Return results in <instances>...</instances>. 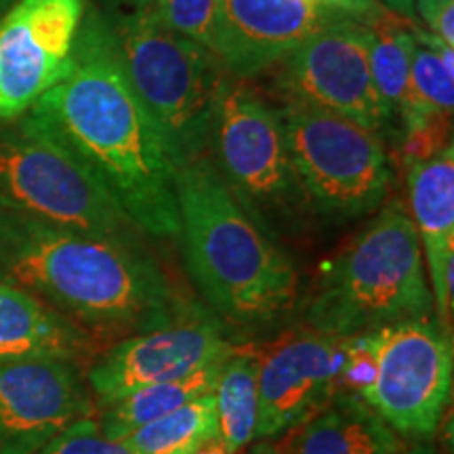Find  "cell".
Returning <instances> with one entry per match:
<instances>
[{"mask_svg": "<svg viewBox=\"0 0 454 454\" xmlns=\"http://www.w3.org/2000/svg\"><path fill=\"white\" fill-rule=\"evenodd\" d=\"M371 374L357 395L395 434L431 438L452 394V337L440 322L411 320L362 334Z\"/></svg>", "mask_w": 454, "mask_h": 454, "instance_id": "9", "label": "cell"}, {"mask_svg": "<svg viewBox=\"0 0 454 454\" xmlns=\"http://www.w3.org/2000/svg\"><path fill=\"white\" fill-rule=\"evenodd\" d=\"M219 438L217 400L207 394L124 438L133 454H200Z\"/></svg>", "mask_w": 454, "mask_h": 454, "instance_id": "22", "label": "cell"}, {"mask_svg": "<svg viewBox=\"0 0 454 454\" xmlns=\"http://www.w3.org/2000/svg\"><path fill=\"white\" fill-rule=\"evenodd\" d=\"M89 351V333L34 294L0 282V364L30 357L78 362Z\"/></svg>", "mask_w": 454, "mask_h": 454, "instance_id": "17", "label": "cell"}, {"mask_svg": "<svg viewBox=\"0 0 454 454\" xmlns=\"http://www.w3.org/2000/svg\"><path fill=\"white\" fill-rule=\"evenodd\" d=\"M434 314L427 270L411 213L391 200L326 263L308 305L311 331L356 339Z\"/></svg>", "mask_w": 454, "mask_h": 454, "instance_id": "4", "label": "cell"}, {"mask_svg": "<svg viewBox=\"0 0 454 454\" xmlns=\"http://www.w3.org/2000/svg\"><path fill=\"white\" fill-rule=\"evenodd\" d=\"M38 454H133L124 440L106 435L99 421L81 419L51 440Z\"/></svg>", "mask_w": 454, "mask_h": 454, "instance_id": "25", "label": "cell"}, {"mask_svg": "<svg viewBox=\"0 0 454 454\" xmlns=\"http://www.w3.org/2000/svg\"><path fill=\"white\" fill-rule=\"evenodd\" d=\"M379 3H381V7L385 11H389L391 15L402 17V20H408V21H414V13H412L414 0H379Z\"/></svg>", "mask_w": 454, "mask_h": 454, "instance_id": "28", "label": "cell"}, {"mask_svg": "<svg viewBox=\"0 0 454 454\" xmlns=\"http://www.w3.org/2000/svg\"><path fill=\"white\" fill-rule=\"evenodd\" d=\"M414 24L454 47V0H414Z\"/></svg>", "mask_w": 454, "mask_h": 454, "instance_id": "26", "label": "cell"}, {"mask_svg": "<svg viewBox=\"0 0 454 454\" xmlns=\"http://www.w3.org/2000/svg\"><path fill=\"white\" fill-rule=\"evenodd\" d=\"M17 3V0H0V15L4 13V11H9L13 4Z\"/></svg>", "mask_w": 454, "mask_h": 454, "instance_id": "31", "label": "cell"}, {"mask_svg": "<svg viewBox=\"0 0 454 454\" xmlns=\"http://www.w3.org/2000/svg\"><path fill=\"white\" fill-rule=\"evenodd\" d=\"M87 9L89 0H17L0 15V122L66 81Z\"/></svg>", "mask_w": 454, "mask_h": 454, "instance_id": "11", "label": "cell"}, {"mask_svg": "<svg viewBox=\"0 0 454 454\" xmlns=\"http://www.w3.org/2000/svg\"><path fill=\"white\" fill-rule=\"evenodd\" d=\"M0 282L84 331L139 334L187 309L141 238L89 234L0 208Z\"/></svg>", "mask_w": 454, "mask_h": 454, "instance_id": "2", "label": "cell"}, {"mask_svg": "<svg viewBox=\"0 0 454 454\" xmlns=\"http://www.w3.org/2000/svg\"><path fill=\"white\" fill-rule=\"evenodd\" d=\"M402 442L356 391H340L303 423L297 454H400Z\"/></svg>", "mask_w": 454, "mask_h": 454, "instance_id": "18", "label": "cell"}, {"mask_svg": "<svg viewBox=\"0 0 454 454\" xmlns=\"http://www.w3.org/2000/svg\"><path fill=\"white\" fill-rule=\"evenodd\" d=\"M253 454H276V450L270 444H261V446L254 448Z\"/></svg>", "mask_w": 454, "mask_h": 454, "instance_id": "30", "label": "cell"}, {"mask_svg": "<svg viewBox=\"0 0 454 454\" xmlns=\"http://www.w3.org/2000/svg\"><path fill=\"white\" fill-rule=\"evenodd\" d=\"M187 274L227 325L259 333L291 314L299 274L291 254L227 190L207 154L175 168Z\"/></svg>", "mask_w": 454, "mask_h": 454, "instance_id": "3", "label": "cell"}, {"mask_svg": "<svg viewBox=\"0 0 454 454\" xmlns=\"http://www.w3.org/2000/svg\"><path fill=\"white\" fill-rule=\"evenodd\" d=\"M150 4L164 27L211 49L221 0H150Z\"/></svg>", "mask_w": 454, "mask_h": 454, "instance_id": "24", "label": "cell"}, {"mask_svg": "<svg viewBox=\"0 0 454 454\" xmlns=\"http://www.w3.org/2000/svg\"><path fill=\"white\" fill-rule=\"evenodd\" d=\"M411 219L427 270L434 309L450 333L454 309V145L406 167Z\"/></svg>", "mask_w": 454, "mask_h": 454, "instance_id": "16", "label": "cell"}, {"mask_svg": "<svg viewBox=\"0 0 454 454\" xmlns=\"http://www.w3.org/2000/svg\"><path fill=\"white\" fill-rule=\"evenodd\" d=\"M122 70L154 118L175 168L207 154L208 124L223 67L208 47L170 32L150 0L106 13Z\"/></svg>", "mask_w": 454, "mask_h": 454, "instance_id": "5", "label": "cell"}, {"mask_svg": "<svg viewBox=\"0 0 454 454\" xmlns=\"http://www.w3.org/2000/svg\"><path fill=\"white\" fill-rule=\"evenodd\" d=\"M236 351L221 322L190 308L154 331L130 334L114 345L90 366L87 385L99 406L107 408L139 389L225 362Z\"/></svg>", "mask_w": 454, "mask_h": 454, "instance_id": "12", "label": "cell"}, {"mask_svg": "<svg viewBox=\"0 0 454 454\" xmlns=\"http://www.w3.org/2000/svg\"><path fill=\"white\" fill-rule=\"evenodd\" d=\"M343 20L360 17L316 0H221L211 51L225 74L253 81Z\"/></svg>", "mask_w": 454, "mask_h": 454, "instance_id": "15", "label": "cell"}, {"mask_svg": "<svg viewBox=\"0 0 454 454\" xmlns=\"http://www.w3.org/2000/svg\"><path fill=\"white\" fill-rule=\"evenodd\" d=\"M221 368H223V362L204 366L200 371L185 374L181 379L152 385V387L139 389L135 394L122 397L116 404L104 408V414L99 419L101 429L114 440H124L135 429L167 417V414L190 404L198 397L215 394Z\"/></svg>", "mask_w": 454, "mask_h": 454, "instance_id": "19", "label": "cell"}, {"mask_svg": "<svg viewBox=\"0 0 454 454\" xmlns=\"http://www.w3.org/2000/svg\"><path fill=\"white\" fill-rule=\"evenodd\" d=\"M93 408L78 362L30 357L0 364V454H38Z\"/></svg>", "mask_w": 454, "mask_h": 454, "instance_id": "14", "label": "cell"}, {"mask_svg": "<svg viewBox=\"0 0 454 454\" xmlns=\"http://www.w3.org/2000/svg\"><path fill=\"white\" fill-rule=\"evenodd\" d=\"M412 24L414 21L402 20L391 13L371 24V70L374 87L394 116L395 129L397 114L404 107L408 87H411V66L414 47H417Z\"/></svg>", "mask_w": 454, "mask_h": 454, "instance_id": "23", "label": "cell"}, {"mask_svg": "<svg viewBox=\"0 0 454 454\" xmlns=\"http://www.w3.org/2000/svg\"><path fill=\"white\" fill-rule=\"evenodd\" d=\"M404 454H440V450L438 446L431 442V438H419L412 444V448H408Z\"/></svg>", "mask_w": 454, "mask_h": 454, "instance_id": "29", "label": "cell"}, {"mask_svg": "<svg viewBox=\"0 0 454 454\" xmlns=\"http://www.w3.org/2000/svg\"><path fill=\"white\" fill-rule=\"evenodd\" d=\"M207 156L227 190L274 240H294L308 230L314 213L294 175L280 114L251 81L221 76Z\"/></svg>", "mask_w": 454, "mask_h": 454, "instance_id": "6", "label": "cell"}, {"mask_svg": "<svg viewBox=\"0 0 454 454\" xmlns=\"http://www.w3.org/2000/svg\"><path fill=\"white\" fill-rule=\"evenodd\" d=\"M417 47L411 66V87L400 114L397 135L402 129L425 118H452L454 107V47L412 24ZM397 141V139H395Z\"/></svg>", "mask_w": 454, "mask_h": 454, "instance_id": "20", "label": "cell"}, {"mask_svg": "<svg viewBox=\"0 0 454 454\" xmlns=\"http://www.w3.org/2000/svg\"><path fill=\"white\" fill-rule=\"evenodd\" d=\"M316 3H322V4H328V7L345 11V13L356 15V17H360V20L368 21V24H372V21L381 20L383 15L389 13V11H385L381 7V3H379V0H316Z\"/></svg>", "mask_w": 454, "mask_h": 454, "instance_id": "27", "label": "cell"}, {"mask_svg": "<svg viewBox=\"0 0 454 454\" xmlns=\"http://www.w3.org/2000/svg\"><path fill=\"white\" fill-rule=\"evenodd\" d=\"M0 208L89 234L141 236L87 164L34 110L0 122Z\"/></svg>", "mask_w": 454, "mask_h": 454, "instance_id": "7", "label": "cell"}, {"mask_svg": "<svg viewBox=\"0 0 454 454\" xmlns=\"http://www.w3.org/2000/svg\"><path fill=\"white\" fill-rule=\"evenodd\" d=\"M371 41V24L362 20L314 34L274 67L276 98L337 114L395 144V121L374 87Z\"/></svg>", "mask_w": 454, "mask_h": 454, "instance_id": "10", "label": "cell"}, {"mask_svg": "<svg viewBox=\"0 0 454 454\" xmlns=\"http://www.w3.org/2000/svg\"><path fill=\"white\" fill-rule=\"evenodd\" d=\"M259 360L240 349L227 357L221 368V377L215 389L217 400L219 438L217 444L225 454L240 452L254 440L259 419L257 391Z\"/></svg>", "mask_w": 454, "mask_h": 454, "instance_id": "21", "label": "cell"}, {"mask_svg": "<svg viewBox=\"0 0 454 454\" xmlns=\"http://www.w3.org/2000/svg\"><path fill=\"white\" fill-rule=\"evenodd\" d=\"M32 110L87 164L139 234L179 238L175 162L122 70L104 11L89 3L72 72Z\"/></svg>", "mask_w": 454, "mask_h": 454, "instance_id": "1", "label": "cell"}, {"mask_svg": "<svg viewBox=\"0 0 454 454\" xmlns=\"http://www.w3.org/2000/svg\"><path fill=\"white\" fill-rule=\"evenodd\" d=\"M349 356V339L316 331L276 345L259 362V419L254 438H278L320 412L348 387L345 377Z\"/></svg>", "mask_w": 454, "mask_h": 454, "instance_id": "13", "label": "cell"}, {"mask_svg": "<svg viewBox=\"0 0 454 454\" xmlns=\"http://www.w3.org/2000/svg\"><path fill=\"white\" fill-rule=\"evenodd\" d=\"M276 107L294 175L316 217L348 223L383 207L394 164L381 135L301 101L280 99Z\"/></svg>", "mask_w": 454, "mask_h": 454, "instance_id": "8", "label": "cell"}]
</instances>
